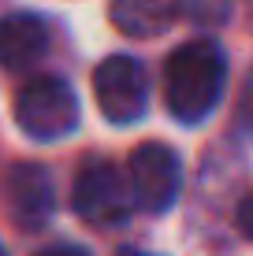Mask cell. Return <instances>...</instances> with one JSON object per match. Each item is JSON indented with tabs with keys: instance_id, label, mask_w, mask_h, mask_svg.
<instances>
[{
	"instance_id": "obj_4",
	"label": "cell",
	"mask_w": 253,
	"mask_h": 256,
	"mask_svg": "<svg viewBox=\"0 0 253 256\" xmlns=\"http://www.w3.org/2000/svg\"><path fill=\"white\" fill-rule=\"evenodd\" d=\"M130 197L145 212H168L182 190V164L160 141H145L130 152Z\"/></svg>"
},
{
	"instance_id": "obj_10",
	"label": "cell",
	"mask_w": 253,
	"mask_h": 256,
	"mask_svg": "<svg viewBox=\"0 0 253 256\" xmlns=\"http://www.w3.org/2000/svg\"><path fill=\"white\" fill-rule=\"evenodd\" d=\"M238 122L246 130H253V70H249L246 86H242V96H238Z\"/></svg>"
},
{
	"instance_id": "obj_14",
	"label": "cell",
	"mask_w": 253,
	"mask_h": 256,
	"mask_svg": "<svg viewBox=\"0 0 253 256\" xmlns=\"http://www.w3.org/2000/svg\"><path fill=\"white\" fill-rule=\"evenodd\" d=\"M0 256H8V249H4V245H0Z\"/></svg>"
},
{
	"instance_id": "obj_8",
	"label": "cell",
	"mask_w": 253,
	"mask_h": 256,
	"mask_svg": "<svg viewBox=\"0 0 253 256\" xmlns=\"http://www.w3.org/2000/svg\"><path fill=\"white\" fill-rule=\"evenodd\" d=\"M108 15L127 38H160L182 15V0H112Z\"/></svg>"
},
{
	"instance_id": "obj_1",
	"label": "cell",
	"mask_w": 253,
	"mask_h": 256,
	"mask_svg": "<svg viewBox=\"0 0 253 256\" xmlns=\"http://www.w3.org/2000/svg\"><path fill=\"white\" fill-rule=\"evenodd\" d=\"M223 78H227V60L216 41H186L168 56L164 64V100L168 112L182 126H194L212 116V108L223 96Z\"/></svg>"
},
{
	"instance_id": "obj_2",
	"label": "cell",
	"mask_w": 253,
	"mask_h": 256,
	"mask_svg": "<svg viewBox=\"0 0 253 256\" xmlns=\"http://www.w3.org/2000/svg\"><path fill=\"white\" fill-rule=\"evenodd\" d=\"M15 122L34 141H60L78 126V96L56 74L30 78L15 93Z\"/></svg>"
},
{
	"instance_id": "obj_12",
	"label": "cell",
	"mask_w": 253,
	"mask_h": 256,
	"mask_svg": "<svg viewBox=\"0 0 253 256\" xmlns=\"http://www.w3.org/2000/svg\"><path fill=\"white\" fill-rule=\"evenodd\" d=\"M38 256H90L86 249H78V245H52V249L38 252Z\"/></svg>"
},
{
	"instance_id": "obj_3",
	"label": "cell",
	"mask_w": 253,
	"mask_h": 256,
	"mask_svg": "<svg viewBox=\"0 0 253 256\" xmlns=\"http://www.w3.org/2000/svg\"><path fill=\"white\" fill-rule=\"evenodd\" d=\"M134 208L130 182L112 160H86L75 178V212L93 226H116Z\"/></svg>"
},
{
	"instance_id": "obj_5",
	"label": "cell",
	"mask_w": 253,
	"mask_h": 256,
	"mask_svg": "<svg viewBox=\"0 0 253 256\" xmlns=\"http://www.w3.org/2000/svg\"><path fill=\"white\" fill-rule=\"evenodd\" d=\"M93 96L108 122L127 126L145 116L149 90H145V70L138 67L134 56H108L93 70Z\"/></svg>"
},
{
	"instance_id": "obj_11",
	"label": "cell",
	"mask_w": 253,
	"mask_h": 256,
	"mask_svg": "<svg viewBox=\"0 0 253 256\" xmlns=\"http://www.w3.org/2000/svg\"><path fill=\"white\" fill-rule=\"evenodd\" d=\"M238 230L253 242V193H249V197L238 204Z\"/></svg>"
},
{
	"instance_id": "obj_13",
	"label": "cell",
	"mask_w": 253,
	"mask_h": 256,
	"mask_svg": "<svg viewBox=\"0 0 253 256\" xmlns=\"http://www.w3.org/2000/svg\"><path fill=\"white\" fill-rule=\"evenodd\" d=\"M119 256H153V252H138V249H123Z\"/></svg>"
},
{
	"instance_id": "obj_9",
	"label": "cell",
	"mask_w": 253,
	"mask_h": 256,
	"mask_svg": "<svg viewBox=\"0 0 253 256\" xmlns=\"http://www.w3.org/2000/svg\"><path fill=\"white\" fill-rule=\"evenodd\" d=\"M182 12L197 26H223L231 19V0H190L182 4Z\"/></svg>"
},
{
	"instance_id": "obj_6",
	"label": "cell",
	"mask_w": 253,
	"mask_h": 256,
	"mask_svg": "<svg viewBox=\"0 0 253 256\" xmlns=\"http://www.w3.org/2000/svg\"><path fill=\"white\" fill-rule=\"evenodd\" d=\"M49 48V26L41 15L15 12L0 19V67L4 70H30Z\"/></svg>"
},
{
	"instance_id": "obj_7",
	"label": "cell",
	"mask_w": 253,
	"mask_h": 256,
	"mask_svg": "<svg viewBox=\"0 0 253 256\" xmlns=\"http://www.w3.org/2000/svg\"><path fill=\"white\" fill-rule=\"evenodd\" d=\"M52 178L41 164H19L8 174V204L23 226H41L52 216Z\"/></svg>"
}]
</instances>
